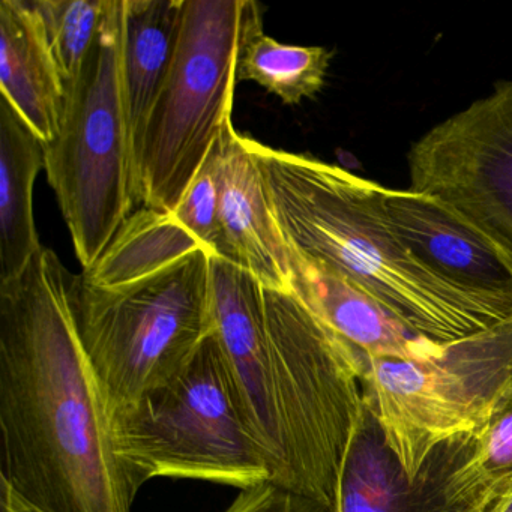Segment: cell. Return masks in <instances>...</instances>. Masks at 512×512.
Returning a JSON list of instances; mask_svg holds the SVG:
<instances>
[{"label":"cell","instance_id":"obj_1","mask_svg":"<svg viewBox=\"0 0 512 512\" xmlns=\"http://www.w3.org/2000/svg\"><path fill=\"white\" fill-rule=\"evenodd\" d=\"M0 481L44 512H133L142 482L113 421L70 301V274L41 247L0 283Z\"/></svg>","mask_w":512,"mask_h":512},{"label":"cell","instance_id":"obj_2","mask_svg":"<svg viewBox=\"0 0 512 512\" xmlns=\"http://www.w3.org/2000/svg\"><path fill=\"white\" fill-rule=\"evenodd\" d=\"M275 215L299 256L370 293L416 334L452 344L500 325L424 268L389 224L383 187L251 139Z\"/></svg>","mask_w":512,"mask_h":512},{"label":"cell","instance_id":"obj_3","mask_svg":"<svg viewBox=\"0 0 512 512\" xmlns=\"http://www.w3.org/2000/svg\"><path fill=\"white\" fill-rule=\"evenodd\" d=\"M208 250L118 286L70 275L86 355L113 419L172 383L214 332Z\"/></svg>","mask_w":512,"mask_h":512},{"label":"cell","instance_id":"obj_4","mask_svg":"<svg viewBox=\"0 0 512 512\" xmlns=\"http://www.w3.org/2000/svg\"><path fill=\"white\" fill-rule=\"evenodd\" d=\"M116 451L142 484L191 479L247 488L278 467L251 427L214 332L169 385L113 419Z\"/></svg>","mask_w":512,"mask_h":512},{"label":"cell","instance_id":"obj_5","mask_svg":"<svg viewBox=\"0 0 512 512\" xmlns=\"http://www.w3.org/2000/svg\"><path fill=\"white\" fill-rule=\"evenodd\" d=\"M263 28L253 0H185L181 38L136 163L137 202L175 212L232 121L239 50Z\"/></svg>","mask_w":512,"mask_h":512},{"label":"cell","instance_id":"obj_6","mask_svg":"<svg viewBox=\"0 0 512 512\" xmlns=\"http://www.w3.org/2000/svg\"><path fill=\"white\" fill-rule=\"evenodd\" d=\"M265 307L287 449L283 487L332 511L341 464L364 412L367 356L293 292L265 289Z\"/></svg>","mask_w":512,"mask_h":512},{"label":"cell","instance_id":"obj_7","mask_svg":"<svg viewBox=\"0 0 512 512\" xmlns=\"http://www.w3.org/2000/svg\"><path fill=\"white\" fill-rule=\"evenodd\" d=\"M122 34L124 0H112L79 77L65 85L58 134L46 143L44 170L83 269L100 259L139 203L122 91Z\"/></svg>","mask_w":512,"mask_h":512},{"label":"cell","instance_id":"obj_8","mask_svg":"<svg viewBox=\"0 0 512 512\" xmlns=\"http://www.w3.org/2000/svg\"><path fill=\"white\" fill-rule=\"evenodd\" d=\"M362 391L410 481L443 443L478 433L512 397V320L422 361L367 358Z\"/></svg>","mask_w":512,"mask_h":512},{"label":"cell","instance_id":"obj_9","mask_svg":"<svg viewBox=\"0 0 512 512\" xmlns=\"http://www.w3.org/2000/svg\"><path fill=\"white\" fill-rule=\"evenodd\" d=\"M407 164L409 190L451 206L512 262V82L428 130Z\"/></svg>","mask_w":512,"mask_h":512},{"label":"cell","instance_id":"obj_10","mask_svg":"<svg viewBox=\"0 0 512 512\" xmlns=\"http://www.w3.org/2000/svg\"><path fill=\"white\" fill-rule=\"evenodd\" d=\"M382 199L392 229L427 271L499 322L512 320V262L484 233L430 194L383 187Z\"/></svg>","mask_w":512,"mask_h":512},{"label":"cell","instance_id":"obj_11","mask_svg":"<svg viewBox=\"0 0 512 512\" xmlns=\"http://www.w3.org/2000/svg\"><path fill=\"white\" fill-rule=\"evenodd\" d=\"M214 335L257 437L278 467L277 484L287 476V449L278 413L272 371L265 287L241 266L211 256Z\"/></svg>","mask_w":512,"mask_h":512},{"label":"cell","instance_id":"obj_12","mask_svg":"<svg viewBox=\"0 0 512 512\" xmlns=\"http://www.w3.org/2000/svg\"><path fill=\"white\" fill-rule=\"evenodd\" d=\"M469 446L470 436L443 443L430 455L421 475L410 481L365 401L341 464L331 512H467L451 505L446 490Z\"/></svg>","mask_w":512,"mask_h":512},{"label":"cell","instance_id":"obj_13","mask_svg":"<svg viewBox=\"0 0 512 512\" xmlns=\"http://www.w3.org/2000/svg\"><path fill=\"white\" fill-rule=\"evenodd\" d=\"M220 229L218 257L250 272L266 290L292 292V256L251 149L227 122L220 136Z\"/></svg>","mask_w":512,"mask_h":512},{"label":"cell","instance_id":"obj_14","mask_svg":"<svg viewBox=\"0 0 512 512\" xmlns=\"http://www.w3.org/2000/svg\"><path fill=\"white\" fill-rule=\"evenodd\" d=\"M292 256V292L326 325L367 358L422 361L439 356L446 344L416 334L370 293L335 272Z\"/></svg>","mask_w":512,"mask_h":512},{"label":"cell","instance_id":"obj_15","mask_svg":"<svg viewBox=\"0 0 512 512\" xmlns=\"http://www.w3.org/2000/svg\"><path fill=\"white\" fill-rule=\"evenodd\" d=\"M0 89L44 143L55 139L65 83L34 0L0 2Z\"/></svg>","mask_w":512,"mask_h":512},{"label":"cell","instance_id":"obj_16","mask_svg":"<svg viewBox=\"0 0 512 512\" xmlns=\"http://www.w3.org/2000/svg\"><path fill=\"white\" fill-rule=\"evenodd\" d=\"M185 0H124L121 74L134 178L143 133L181 38Z\"/></svg>","mask_w":512,"mask_h":512},{"label":"cell","instance_id":"obj_17","mask_svg":"<svg viewBox=\"0 0 512 512\" xmlns=\"http://www.w3.org/2000/svg\"><path fill=\"white\" fill-rule=\"evenodd\" d=\"M46 143L0 95V283L25 271L43 245L34 218V187Z\"/></svg>","mask_w":512,"mask_h":512},{"label":"cell","instance_id":"obj_18","mask_svg":"<svg viewBox=\"0 0 512 512\" xmlns=\"http://www.w3.org/2000/svg\"><path fill=\"white\" fill-rule=\"evenodd\" d=\"M202 248L206 250L172 212L142 208L125 221L100 259L80 275L94 286H118Z\"/></svg>","mask_w":512,"mask_h":512},{"label":"cell","instance_id":"obj_19","mask_svg":"<svg viewBox=\"0 0 512 512\" xmlns=\"http://www.w3.org/2000/svg\"><path fill=\"white\" fill-rule=\"evenodd\" d=\"M331 58L323 47L281 44L260 28L239 50L236 79L256 82L283 103L298 104L323 88Z\"/></svg>","mask_w":512,"mask_h":512},{"label":"cell","instance_id":"obj_20","mask_svg":"<svg viewBox=\"0 0 512 512\" xmlns=\"http://www.w3.org/2000/svg\"><path fill=\"white\" fill-rule=\"evenodd\" d=\"M512 487V397L470 436L449 479L448 500L461 511L485 509Z\"/></svg>","mask_w":512,"mask_h":512},{"label":"cell","instance_id":"obj_21","mask_svg":"<svg viewBox=\"0 0 512 512\" xmlns=\"http://www.w3.org/2000/svg\"><path fill=\"white\" fill-rule=\"evenodd\" d=\"M65 85L79 77L112 0H34Z\"/></svg>","mask_w":512,"mask_h":512},{"label":"cell","instance_id":"obj_22","mask_svg":"<svg viewBox=\"0 0 512 512\" xmlns=\"http://www.w3.org/2000/svg\"><path fill=\"white\" fill-rule=\"evenodd\" d=\"M220 139L209 151L205 163L185 191L178 208L172 212L179 223L212 254L221 250L220 229Z\"/></svg>","mask_w":512,"mask_h":512},{"label":"cell","instance_id":"obj_23","mask_svg":"<svg viewBox=\"0 0 512 512\" xmlns=\"http://www.w3.org/2000/svg\"><path fill=\"white\" fill-rule=\"evenodd\" d=\"M226 512H331L325 505L274 481L241 490Z\"/></svg>","mask_w":512,"mask_h":512},{"label":"cell","instance_id":"obj_24","mask_svg":"<svg viewBox=\"0 0 512 512\" xmlns=\"http://www.w3.org/2000/svg\"><path fill=\"white\" fill-rule=\"evenodd\" d=\"M0 512H44L26 502L10 485L0 481Z\"/></svg>","mask_w":512,"mask_h":512},{"label":"cell","instance_id":"obj_25","mask_svg":"<svg viewBox=\"0 0 512 512\" xmlns=\"http://www.w3.org/2000/svg\"><path fill=\"white\" fill-rule=\"evenodd\" d=\"M482 512H512V487Z\"/></svg>","mask_w":512,"mask_h":512},{"label":"cell","instance_id":"obj_26","mask_svg":"<svg viewBox=\"0 0 512 512\" xmlns=\"http://www.w3.org/2000/svg\"><path fill=\"white\" fill-rule=\"evenodd\" d=\"M484 509H470V511L467 512H482Z\"/></svg>","mask_w":512,"mask_h":512}]
</instances>
